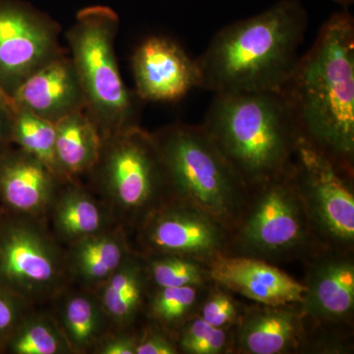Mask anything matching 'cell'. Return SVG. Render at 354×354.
I'll return each mask as SVG.
<instances>
[{
	"mask_svg": "<svg viewBox=\"0 0 354 354\" xmlns=\"http://www.w3.org/2000/svg\"><path fill=\"white\" fill-rule=\"evenodd\" d=\"M102 139L99 160L88 176L115 221L139 225L167 196L156 140L139 125Z\"/></svg>",
	"mask_w": 354,
	"mask_h": 354,
	"instance_id": "6",
	"label": "cell"
},
{
	"mask_svg": "<svg viewBox=\"0 0 354 354\" xmlns=\"http://www.w3.org/2000/svg\"><path fill=\"white\" fill-rule=\"evenodd\" d=\"M121 225L69 244L66 251L70 279L84 288L97 290L130 254Z\"/></svg>",
	"mask_w": 354,
	"mask_h": 354,
	"instance_id": "16",
	"label": "cell"
},
{
	"mask_svg": "<svg viewBox=\"0 0 354 354\" xmlns=\"http://www.w3.org/2000/svg\"><path fill=\"white\" fill-rule=\"evenodd\" d=\"M290 171L255 186V201L247 212L239 242L249 252L283 255L308 241L312 223Z\"/></svg>",
	"mask_w": 354,
	"mask_h": 354,
	"instance_id": "8",
	"label": "cell"
},
{
	"mask_svg": "<svg viewBox=\"0 0 354 354\" xmlns=\"http://www.w3.org/2000/svg\"><path fill=\"white\" fill-rule=\"evenodd\" d=\"M6 353H72L55 316L30 312L6 342Z\"/></svg>",
	"mask_w": 354,
	"mask_h": 354,
	"instance_id": "24",
	"label": "cell"
},
{
	"mask_svg": "<svg viewBox=\"0 0 354 354\" xmlns=\"http://www.w3.org/2000/svg\"><path fill=\"white\" fill-rule=\"evenodd\" d=\"M60 28L22 0H0V87L14 94L35 72L64 55Z\"/></svg>",
	"mask_w": 354,
	"mask_h": 354,
	"instance_id": "10",
	"label": "cell"
},
{
	"mask_svg": "<svg viewBox=\"0 0 354 354\" xmlns=\"http://www.w3.org/2000/svg\"><path fill=\"white\" fill-rule=\"evenodd\" d=\"M281 306H268L251 314L239 332L244 353L279 354L295 346L298 335L297 316Z\"/></svg>",
	"mask_w": 354,
	"mask_h": 354,
	"instance_id": "21",
	"label": "cell"
},
{
	"mask_svg": "<svg viewBox=\"0 0 354 354\" xmlns=\"http://www.w3.org/2000/svg\"><path fill=\"white\" fill-rule=\"evenodd\" d=\"M197 299V286L158 288L151 302V313L158 323L171 328L188 316Z\"/></svg>",
	"mask_w": 354,
	"mask_h": 354,
	"instance_id": "26",
	"label": "cell"
},
{
	"mask_svg": "<svg viewBox=\"0 0 354 354\" xmlns=\"http://www.w3.org/2000/svg\"><path fill=\"white\" fill-rule=\"evenodd\" d=\"M2 214H3V209H2L1 207H0V221H1Z\"/></svg>",
	"mask_w": 354,
	"mask_h": 354,
	"instance_id": "36",
	"label": "cell"
},
{
	"mask_svg": "<svg viewBox=\"0 0 354 354\" xmlns=\"http://www.w3.org/2000/svg\"><path fill=\"white\" fill-rule=\"evenodd\" d=\"M301 136L351 176L354 160V19L348 9L321 27L283 91Z\"/></svg>",
	"mask_w": 354,
	"mask_h": 354,
	"instance_id": "1",
	"label": "cell"
},
{
	"mask_svg": "<svg viewBox=\"0 0 354 354\" xmlns=\"http://www.w3.org/2000/svg\"><path fill=\"white\" fill-rule=\"evenodd\" d=\"M140 225V241L155 255L192 259L218 256L225 245V227L206 214L181 203H162Z\"/></svg>",
	"mask_w": 354,
	"mask_h": 354,
	"instance_id": "11",
	"label": "cell"
},
{
	"mask_svg": "<svg viewBox=\"0 0 354 354\" xmlns=\"http://www.w3.org/2000/svg\"><path fill=\"white\" fill-rule=\"evenodd\" d=\"M149 263V276L158 288L199 286L205 274L196 260L184 256L155 255Z\"/></svg>",
	"mask_w": 354,
	"mask_h": 354,
	"instance_id": "25",
	"label": "cell"
},
{
	"mask_svg": "<svg viewBox=\"0 0 354 354\" xmlns=\"http://www.w3.org/2000/svg\"><path fill=\"white\" fill-rule=\"evenodd\" d=\"M237 309L232 298L225 293H216L203 305L201 318L215 328L225 329L234 322Z\"/></svg>",
	"mask_w": 354,
	"mask_h": 354,
	"instance_id": "29",
	"label": "cell"
},
{
	"mask_svg": "<svg viewBox=\"0 0 354 354\" xmlns=\"http://www.w3.org/2000/svg\"><path fill=\"white\" fill-rule=\"evenodd\" d=\"M301 304L310 315L344 318L354 305V265L344 258H330L314 268Z\"/></svg>",
	"mask_w": 354,
	"mask_h": 354,
	"instance_id": "18",
	"label": "cell"
},
{
	"mask_svg": "<svg viewBox=\"0 0 354 354\" xmlns=\"http://www.w3.org/2000/svg\"><path fill=\"white\" fill-rule=\"evenodd\" d=\"M153 136L172 201L192 207L225 227L239 220L248 187L202 125L174 123Z\"/></svg>",
	"mask_w": 354,
	"mask_h": 354,
	"instance_id": "4",
	"label": "cell"
},
{
	"mask_svg": "<svg viewBox=\"0 0 354 354\" xmlns=\"http://www.w3.org/2000/svg\"><path fill=\"white\" fill-rule=\"evenodd\" d=\"M55 125V151L60 171L66 183H78L93 171L102 148V136L85 111L69 114Z\"/></svg>",
	"mask_w": 354,
	"mask_h": 354,
	"instance_id": "19",
	"label": "cell"
},
{
	"mask_svg": "<svg viewBox=\"0 0 354 354\" xmlns=\"http://www.w3.org/2000/svg\"><path fill=\"white\" fill-rule=\"evenodd\" d=\"M0 104H2V106H8V108L12 109L14 111L16 109L12 97L7 94L6 92H4L1 87H0Z\"/></svg>",
	"mask_w": 354,
	"mask_h": 354,
	"instance_id": "33",
	"label": "cell"
},
{
	"mask_svg": "<svg viewBox=\"0 0 354 354\" xmlns=\"http://www.w3.org/2000/svg\"><path fill=\"white\" fill-rule=\"evenodd\" d=\"M32 305L19 295L0 286V339L6 342L26 316Z\"/></svg>",
	"mask_w": 354,
	"mask_h": 354,
	"instance_id": "28",
	"label": "cell"
},
{
	"mask_svg": "<svg viewBox=\"0 0 354 354\" xmlns=\"http://www.w3.org/2000/svg\"><path fill=\"white\" fill-rule=\"evenodd\" d=\"M14 109L0 104V155L13 145L11 140Z\"/></svg>",
	"mask_w": 354,
	"mask_h": 354,
	"instance_id": "32",
	"label": "cell"
},
{
	"mask_svg": "<svg viewBox=\"0 0 354 354\" xmlns=\"http://www.w3.org/2000/svg\"><path fill=\"white\" fill-rule=\"evenodd\" d=\"M176 346L165 335L156 330H148L137 342L136 354H176Z\"/></svg>",
	"mask_w": 354,
	"mask_h": 354,
	"instance_id": "30",
	"label": "cell"
},
{
	"mask_svg": "<svg viewBox=\"0 0 354 354\" xmlns=\"http://www.w3.org/2000/svg\"><path fill=\"white\" fill-rule=\"evenodd\" d=\"M111 325L122 328L131 322L141 306L144 295V270L131 253L97 290Z\"/></svg>",
	"mask_w": 354,
	"mask_h": 354,
	"instance_id": "22",
	"label": "cell"
},
{
	"mask_svg": "<svg viewBox=\"0 0 354 354\" xmlns=\"http://www.w3.org/2000/svg\"><path fill=\"white\" fill-rule=\"evenodd\" d=\"M6 342L0 339V353H6Z\"/></svg>",
	"mask_w": 354,
	"mask_h": 354,
	"instance_id": "35",
	"label": "cell"
},
{
	"mask_svg": "<svg viewBox=\"0 0 354 354\" xmlns=\"http://www.w3.org/2000/svg\"><path fill=\"white\" fill-rule=\"evenodd\" d=\"M227 344L225 329L215 328L200 318L184 327L179 339L181 351L189 354H218Z\"/></svg>",
	"mask_w": 354,
	"mask_h": 354,
	"instance_id": "27",
	"label": "cell"
},
{
	"mask_svg": "<svg viewBox=\"0 0 354 354\" xmlns=\"http://www.w3.org/2000/svg\"><path fill=\"white\" fill-rule=\"evenodd\" d=\"M291 171L312 225L339 245L353 244L354 196L342 177L346 172L302 136Z\"/></svg>",
	"mask_w": 354,
	"mask_h": 354,
	"instance_id": "9",
	"label": "cell"
},
{
	"mask_svg": "<svg viewBox=\"0 0 354 354\" xmlns=\"http://www.w3.org/2000/svg\"><path fill=\"white\" fill-rule=\"evenodd\" d=\"M209 274L218 285L266 306L302 304L306 297V286L255 258L218 255L212 262Z\"/></svg>",
	"mask_w": 354,
	"mask_h": 354,
	"instance_id": "14",
	"label": "cell"
},
{
	"mask_svg": "<svg viewBox=\"0 0 354 354\" xmlns=\"http://www.w3.org/2000/svg\"><path fill=\"white\" fill-rule=\"evenodd\" d=\"M44 225L4 211L0 221V286L31 304L55 299L70 279L66 252Z\"/></svg>",
	"mask_w": 354,
	"mask_h": 354,
	"instance_id": "7",
	"label": "cell"
},
{
	"mask_svg": "<svg viewBox=\"0 0 354 354\" xmlns=\"http://www.w3.org/2000/svg\"><path fill=\"white\" fill-rule=\"evenodd\" d=\"M120 17L111 7L88 6L77 13L66 34L85 97V111L102 138L137 127L143 102L121 78L114 50Z\"/></svg>",
	"mask_w": 354,
	"mask_h": 354,
	"instance_id": "5",
	"label": "cell"
},
{
	"mask_svg": "<svg viewBox=\"0 0 354 354\" xmlns=\"http://www.w3.org/2000/svg\"><path fill=\"white\" fill-rule=\"evenodd\" d=\"M64 183L19 147L0 155V207L7 213L44 218Z\"/></svg>",
	"mask_w": 354,
	"mask_h": 354,
	"instance_id": "13",
	"label": "cell"
},
{
	"mask_svg": "<svg viewBox=\"0 0 354 354\" xmlns=\"http://www.w3.org/2000/svg\"><path fill=\"white\" fill-rule=\"evenodd\" d=\"M55 320L72 353L93 351L108 334L109 322L95 290L62 291Z\"/></svg>",
	"mask_w": 354,
	"mask_h": 354,
	"instance_id": "20",
	"label": "cell"
},
{
	"mask_svg": "<svg viewBox=\"0 0 354 354\" xmlns=\"http://www.w3.org/2000/svg\"><path fill=\"white\" fill-rule=\"evenodd\" d=\"M132 71L136 94L143 102H178L194 88L196 60L171 39L151 37L135 50Z\"/></svg>",
	"mask_w": 354,
	"mask_h": 354,
	"instance_id": "12",
	"label": "cell"
},
{
	"mask_svg": "<svg viewBox=\"0 0 354 354\" xmlns=\"http://www.w3.org/2000/svg\"><path fill=\"white\" fill-rule=\"evenodd\" d=\"M308 20L300 0H279L221 28L195 59L198 88L214 94L283 92L299 62Z\"/></svg>",
	"mask_w": 354,
	"mask_h": 354,
	"instance_id": "2",
	"label": "cell"
},
{
	"mask_svg": "<svg viewBox=\"0 0 354 354\" xmlns=\"http://www.w3.org/2000/svg\"><path fill=\"white\" fill-rule=\"evenodd\" d=\"M202 127L247 187L290 171L301 136L283 92L215 94Z\"/></svg>",
	"mask_w": 354,
	"mask_h": 354,
	"instance_id": "3",
	"label": "cell"
},
{
	"mask_svg": "<svg viewBox=\"0 0 354 354\" xmlns=\"http://www.w3.org/2000/svg\"><path fill=\"white\" fill-rule=\"evenodd\" d=\"M332 1L339 4L344 9H348L354 3V0H332Z\"/></svg>",
	"mask_w": 354,
	"mask_h": 354,
	"instance_id": "34",
	"label": "cell"
},
{
	"mask_svg": "<svg viewBox=\"0 0 354 354\" xmlns=\"http://www.w3.org/2000/svg\"><path fill=\"white\" fill-rule=\"evenodd\" d=\"M16 109H27L44 120H58L85 111V97L71 58H53L24 81L12 95Z\"/></svg>",
	"mask_w": 354,
	"mask_h": 354,
	"instance_id": "15",
	"label": "cell"
},
{
	"mask_svg": "<svg viewBox=\"0 0 354 354\" xmlns=\"http://www.w3.org/2000/svg\"><path fill=\"white\" fill-rule=\"evenodd\" d=\"M137 341L128 335H106L92 353L97 354H136Z\"/></svg>",
	"mask_w": 354,
	"mask_h": 354,
	"instance_id": "31",
	"label": "cell"
},
{
	"mask_svg": "<svg viewBox=\"0 0 354 354\" xmlns=\"http://www.w3.org/2000/svg\"><path fill=\"white\" fill-rule=\"evenodd\" d=\"M53 234L58 241L71 244L111 228L115 218L106 206L78 183L62 184L48 212Z\"/></svg>",
	"mask_w": 354,
	"mask_h": 354,
	"instance_id": "17",
	"label": "cell"
},
{
	"mask_svg": "<svg viewBox=\"0 0 354 354\" xmlns=\"http://www.w3.org/2000/svg\"><path fill=\"white\" fill-rule=\"evenodd\" d=\"M55 138V123L44 120L27 109H15L11 130L13 145L39 158L60 181L66 183L58 165Z\"/></svg>",
	"mask_w": 354,
	"mask_h": 354,
	"instance_id": "23",
	"label": "cell"
}]
</instances>
